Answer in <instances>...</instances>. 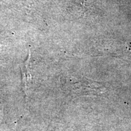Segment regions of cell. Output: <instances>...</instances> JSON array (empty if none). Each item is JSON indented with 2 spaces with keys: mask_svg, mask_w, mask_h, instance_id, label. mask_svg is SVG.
Segmentation results:
<instances>
[{
  "mask_svg": "<svg viewBox=\"0 0 131 131\" xmlns=\"http://www.w3.org/2000/svg\"><path fill=\"white\" fill-rule=\"evenodd\" d=\"M29 57L27 60L24 62L23 66L21 68V73H22V82L24 92H26V89L29 82L30 81V74L29 71Z\"/></svg>",
  "mask_w": 131,
  "mask_h": 131,
  "instance_id": "cell-1",
  "label": "cell"
}]
</instances>
